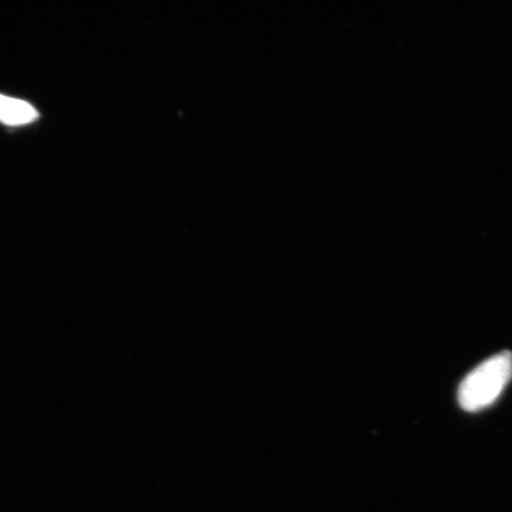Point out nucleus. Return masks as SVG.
Listing matches in <instances>:
<instances>
[{"mask_svg":"<svg viewBox=\"0 0 512 512\" xmlns=\"http://www.w3.org/2000/svg\"><path fill=\"white\" fill-rule=\"evenodd\" d=\"M512 379V354L499 352L473 369L460 384L458 401L467 412L488 408L503 393Z\"/></svg>","mask_w":512,"mask_h":512,"instance_id":"obj_1","label":"nucleus"},{"mask_svg":"<svg viewBox=\"0 0 512 512\" xmlns=\"http://www.w3.org/2000/svg\"><path fill=\"white\" fill-rule=\"evenodd\" d=\"M37 118L38 112L27 101L0 94V121L2 123L10 126L27 125Z\"/></svg>","mask_w":512,"mask_h":512,"instance_id":"obj_2","label":"nucleus"}]
</instances>
